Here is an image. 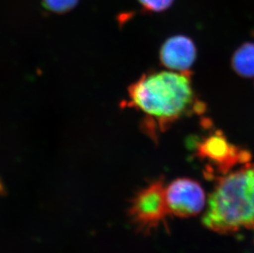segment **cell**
I'll list each match as a JSON object with an SVG mask.
<instances>
[{
	"label": "cell",
	"instance_id": "obj_1",
	"mask_svg": "<svg viewBox=\"0 0 254 253\" xmlns=\"http://www.w3.org/2000/svg\"><path fill=\"white\" fill-rule=\"evenodd\" d=\"M125 105L143 114L144 131L153 139L177 120L205 109L192 87L191 73L174 71L144 73L127 89Z\"/></svg>",
	"mask_w": 254,
	"mask_h": 253
},
{
	"label": "cell",
	"instance_id": "obj_2",
	"mask_svg": "<svg viewBox=\"0 0 254 253\" xmlns=\"http://www.w3.org/2000/svg\"><path fill=\"white\" fill-rule=\"evenodd\" d=\"M202 223L218 234L254 230V189L250 164L216 177Z\"/></svg>",
	"mask_w": 254,
	"mask_h": 253
},
{
	"label": "cell",
	"instance_id": "obj_3",
	"mask_svg": "<svg viewBox=\"0 0 254 253\" xmlns=\"http://www.w3.org/2000/svg\"><path fill=\"white\" fill-rule=\"evenodd\" d=\"M190 141L195 155L206 163L209 172L211 170L210 175L213 172L220 176L226 175L235 166L249 164L251 160L250 151L233 144L220 130Z\"/></svg>",
	"mask_w": 254,
	"mask_h": 253
},
{
	"label": "cell",
	"instance_id": "obj_4",
	"mask_svg": "<svg viewBox=\"0 0 254 253\" xmlns=\"http://www.w3.org/2000/svg\"><path fill=\"white\" fill-rule=\"evenodd\" d=\"M130 215L137 229L144 233L156 229L166 221L170 213L163 179L152 182L137 192L132 199Z\"/></svg>",
	"mask_w": 254,
	"mask_h": 253
},
{
	"label": "cell",
	"instance_id": "obj_5",
	"mask_svg": "<svg viewBox=\"0 0 254 253\" xmlns=\"http://www.w3.org/2000/svg\"><path fill=\"white\" fill-rule=\"evenodd\" d=\"M166 200L170 215L190 218L198 215L206 204V195L196 180L180 178L166 187Z\"/></svg>",
	"mask_w": 254,
	"mask_h": 253
},
{
	"label": "cell",
	"instance_id": "obj_6",
	"mask_svg": "<svg viewBox=\"0 0 254 253\" xmlns=\"http://www.w3.org/2000/svg\"><path fill=\"white\" fill-rule=\"evenodd\" d=\"M197 57L193 41L186 36L178 35L165 41L160 50V61L164 67L174 72L191 73L190 68Z\"/></svg>",
	"mask_w": 254,
	"mask_h": 253
},
{
	"label": "cell",
	"instance_id": "obj_7",
	"mask_svg": "<svg viewBox=\"0 0 254 253\" xmlns=\"http://www.w3.org/2000/svg\"><path fill=\"white\" fill-rule=\"evenodd\" d=\"M231 66L240 76L254 77V43L247 42L239 47L233 55Z\"/></svg>",
	"mask_w": 254,
	"mask_h": 253
},
{
	"label": "cell",
	"instance_id": "obj_8",
	"mask_svg": "<svg viewBox=\"0 0 254 253\" xmlns=\"http://www.w3.org/2000/svg\"><path fill=\"white\" fill-rule=\"evenodd\" d=\"M79 0H42L43 6L50 12L63 14L74 8Z\"/></svg>",
	"mask_w": 254,
	"mask_h": 253
},
{
	"label": "cell",
	"instance_id": "obj_9",
	"mask_svg": "<svg viewBox=\"0 0 254 253\" xmlns=\"http://www.w3.org/2000/svg\"><path fill=\"white\" fill-rule=\"evenodd\" d=\"M145 11L149 12H161L171 7L175 0H138Z\"/></svg>",
	"mask_w": 254,
	"mask_h": 253
},
{
	"label": "cell",
	"instance_id": "obj_10",
	"mask_svg": "<svg viewBox=\"0 0 254 253\" xmlns=\"http://www.w3.org/2000/svg\"><path fill=\"white\" fill-rule=\"evenodd\" d=\"M250 171H251V177H252L253 186L254 189V164H250Z\"/></svg>",
	"mask_w": 254,
	"mask_h": 253
}]
</instances>
